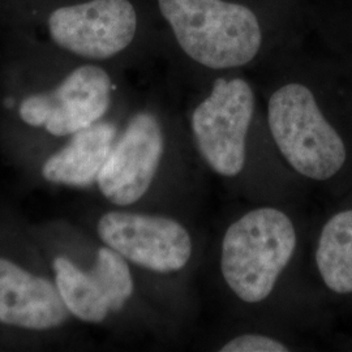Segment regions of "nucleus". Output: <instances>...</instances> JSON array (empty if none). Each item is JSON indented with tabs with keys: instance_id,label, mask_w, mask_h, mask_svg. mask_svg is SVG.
<instances>
[{
	"instance_id": "obj_1",
	"label": "nucleus",
	"mask_w": 352,
	"mask_h": 352,
	"mask_svg": "<svg viewBox=\"0 0 352 352\" xmlns=\"http://www.w3.org/2000/svg\"><path fill=\"white\" fill-rule=\"evenodd\" d=\"M176 41L195 62L213 69L250 63L263 34L250 8L225 0H158Z\"/></svg>"
},
{
	"instance_id": "obj_2",
	"label": "nucleus",
	"mask_w": 352,
	"mask_h": 352,
	"mask_svg": "<svg viewBox=\"0 0 352 352\" xmlns=\"http://www.w3.org/2000/svg\"><path fill=\"white\" fill-rule=\"evenodd\" d=\"M296 247L289 217L273 208L254 209L228 227L221 267L228 287L245 302L265 300Z\"/></svg>"
},
{
	"instance_id": "obj_3",
	"label": "nucleus",
	"mask_w": 352,
	"mask_h": 352,
	"mask_svg": "<svg viewBox=\"0 0 352 352\" xmlns=\"http://www.w3.org/2000/svg\"><path fill=\"white\" fill-rule=\"evenodd\" d=\"M267 119L279 151L302 175L327 180L344 164V144L307 87L287 84L278 89L269 100Z\"/></svg>"
},
{
	"instance_id": "obj_4",
	"label": "nucleus",
	"mask_w": 352,
	"mask_h": 352,
	"mask_svg": "<svg viewBox=\"0 0 352 352\" xmlns=\"http://www.w3.org/2000/svg\"><path fill=\"white\" fill-rule=\"evenodd\" d=\"M254 110L250 84L218 78L192 115V131L202 158L219 175L236 176L245 164V140Z\"/></svg>"
},
{
	"instance_id": "obj_5",
	"label": "nucleus",
	"mask_w": 352,
	"mask_h": 352,
	"mask_svg": "<svg viewBox=\"0 0 352 352\" xmlns=\"http://www.w3.org/2000/svg\"><path fill=\"white\" fill-rule=\"evenodd\" d=\"M111 89L104 69L82 65L58 88L26 97L19 115L28 126L43 128L51 136H72L101 120L110 107Z\"/></svg>"
},
{
	"instance_id": "obj_6",
	"label": "nucleus",
	"mask_w": 352,
	"mask_h": 352,
	"mask_svg": "<svg viewBox=\"0 0 352 352\" xmlns=\"http://www.w3.org/2000/svg\"><path fill=\"white\" fill-rule=\"evenodd\" d=\"M97 234L126 261L155 273L182 270L192 254L188 231L161 215L109 212L98 221Z\"/></svg>"
},
{
	"instance_id": "obj_7",
	"label": "nucleus",
	"mask_w": 352,
	"mask_h": 352,
	"mask_svg": "<svg viewBox=\"0 0 352 352\" xmlns=\"http://www.w3.org/2000/svg\"><path fill=\"white\" fill-rule=\"evenodd\" d=\"M138 29L129 0H91L59 8L49 19L54 42L78 56L103 60L126 49Z\"/></svg>"
},
{
	"instance_id": "obj_8",
	"label": "nucleus",
	"mask_w": 352,
	"mask_h": 352,
	"mask_svg": "<svg viewBox=\"0 0 352 352\" xmlns=\"http://www.w3.org/2000/svg\"><path fill=\"white\" fill-rule=\"evenodd\" d=\"M164 133L154 115H135L102 167L97 186L116 206H128L151 188L164 154Z\"/></svg>"
},
{
	"instance_id": "obj_9",
	"label": "nucleus",
	"mask_w": 352,
	"mask_h": 352,
	"mask_svg": "<svg viewBox=\"0 0 352 352\" xmlns=\"http://www.w3.org/2000/svg\"><path fill=\"white\" fill-rule=\"evenodd\" d=\"M55 282L0 257V324L29 331H47L69 318Z\"/></svg>"
},
{
	"instance_id": "obj_10",
	"label": "nucleus",
	"mask_w": 352,
	"mask_h": 352,
	"mask_svg": "<svg viewBox=\"0 0 352 352\" xmlns=\"http://www.w3.org/2000/svg\"><path fill=\"white\" fill-rule=\"evenodd\" d=\"M54 282L69 315L88 324H100L126 305V294L118 273L96 260L85 272L65 256L52 261Z\"/></svg>"
},
{
	"instance_id": "obj_11",
	"label": "nucleus",
	"mask_w": 352,
	"mask_h": 352,
	"mask_svg": "<svg viewBox=\"0 0 352 352\" xmlns=\"http://www.w3.org/2000/svg\"><path fill=\"white\" fill-rule=\"evenodd\" d=\"M116 126L98 122L75 135L42 164V176L52 184L85 188L97 183L113 151Z\"/></svg>"
},
{
	"instance_id": "obj_12",
	"label": "nucleus",
	"mask_w": 352,
	"mask_h": 352,
	"mask_svg": "<svg viewBox=\"0 0 352 352\" xmlns=\"http://www.w3.org/2000/svg\"><path fill=\"white\" fill-rule=\"evenodd\" d=\"M316 263L329 289L352 292V210L336 214L322 228Z\"/></svg>"
},
{
	"instance_id": "obj_13",
	"label": "nucleus",
	"mask_w": 352,
	"mask_h": 352,
	"mask_svg": "<svg viewBox=\"0 0 352 352\" xmlns=\"http://www.w3.org/2000/svg\"><path fill=\"white\" fill-rule=\"evenodd\" d=\"M222 352H287L289 349L277 340L264 336H241L226 343Z\"/></svg>"
}]
</instances>
